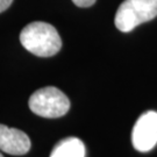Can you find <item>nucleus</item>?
Returning a JSON list of instances; mask_svg holds the SVG:
<instances>
[{
  "instance_id": "1",
  "label": "nucleus",
  "mask_w": 157,
  "mask_h": 157,
  "mask_svg": "<svg viewBox=\"0 0 157 157\" xmlns=\"http://www.w3.org/2000/svg\"><path fill=\"white\" fill-rule=\"evenodd\" d=\"M20 42L26 50L40 57L54 56L62 48V40L56 28L42 21L27 25L20 33Z\"/></svg>"
},
{
  "instance_id": "2",
  "label": "nucleus",
  "mask_w": 157,
  "mask_h": 157,
  "mask_svg": "<svg viewBox=\"0 0 157 157\" xmlns=\"http://www.w3.org/2000/svg\"><path fill=\"white\" fill-rule=\"evenodd\" d=\"M156 17L157 0H124L119 6L114 23L120 32L128 33Z\"/></svg>"
},
{
  "instance_id": "3",
  "label": "nucleus",
  "mask_w": 157,
  "mask_h": 157,
  "mask_svg": "<svg viewBox=\"0 0 157 157\" xmlns=\"http://www.w3.org/2000/svg\"><path fill=\"white\" fill-rule=\"evenodd\" d=\"M28 105L32 112L47 119L61 118L70 109L69 98L54 86L35 91L29 98Z\"/></svg>"
},
{
  "instance_id": "4",
  "label": "nucleus",
  "mask_w": 157,
  "mask_h": 157,
  "mask_svg": "<svg viewBox=\"0 0 157 157\" xmlns=\"http://www.w3.org/2000/svg\"><path fill=\"white\" fill-rule=\"evenodd\" d=\"M132 143L137 151L147 152L157 144V112L143 113L135 122L132 132Z\"/></svg>"
},
{
  "instance_id": "5",
  "label": "nucleus",
  "mask_w": 157,
  "mask_h": 157,
  "mask_svg": "<svg viewBox=\"0 0 157 157\" xmlns=\"http://www.w3.org/2000/svg\"><path fill=\"white\" fill-rule=\"evenodd\" d=\"M32 142L28 135L17 128H11L0 124V150L14 155H26L30 150Z\"/></svg>"
},
{
  "instance_id": "6",
  "label": "nucleus",
  "mask_w": 157,
  "mask_h": 157,
  "mask_svg": "<svg viewBox=\"0 0 157 157\" xmlns=\"http://www.w3.org/2000/svg\"><path fill=\"white\" fill-rule=\"evenodd\" d=\"M50 157H85V144L78 137H65L54 147Z\"/></svg>"
},
{
  "instance_id": "7",
  "label": "nucleus",
  "mask_w": 157,
  "mask_h": 157,
  "mask_svg": "<svg viewBox=\"0 0 157 157\" xmlns=\"http://www.w3.org/2000/svg\"><path fill=\"white\" fill-rule=\"evenodd\" d=\"M97 0H72V2L78 7H90Z\"/></svg>"
},
{
  "instance_id": "8",
  "label": "nucleus",
  "mask_w": 157,
  "mask_h": 157,
  "mask_svg": "<svg viewBox=\"0 0 157 157\" xmlns=\"http://www.w3.org/2000/svg\"><path fill=\"white\" fill-rule=\"evenodd\" d=\"M12 2H13V0H0V13L6 11L12 5Z\"/></svg>"
},
{
  "instance_id": "9",
  "label": "nucleus",
  "mask_w": 157,
  "mask_h": 157,
  "mask_svg": "<svg viewBox=\"0 0 157 157\" xmlns=\"http://www.w3.org/2000/svg\"><path fill=\"white\" fill-rule=\"evenodd\" d=\"M0 157H4V156H2V155H1V152H0Z\"/></svg>"
}]
</instances>
